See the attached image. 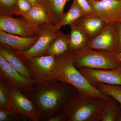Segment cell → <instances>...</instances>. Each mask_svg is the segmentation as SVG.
I'll return each mask as SVG.
<instances>
[{
  "label": "cell",
  "mask_w": 121,
  "mask_h": 121,
  "mask_svg": "<svg viewBox=\"0 0 121 121\" xmlns=\"http://www.w3.org/2000/svg\"><path fill=\"white\" fill-rule=\"evenodd\" d=\"M38 37V35L31 37H23L0 30V43L5 44L18 51H25L29 50L35 44Z\"/></svg>",
  "instance_id": "5bb4252c"
},
{
  "label": "cell",
  "mask_w": 121,
  "mask_h": 121,
  "mask_svg": "<svg viewBox=\"0 0 121 121\" xmlns=\"http://www.w3.org/2000/svg\"><path fill=\"white\" fill-rule=\"evenodd\" d=\"M22 91L34 103L39 121H47L54 113L63 109L78 91L71 85L55 80Z\"/></svg>",
  "instance_id": "6da1fadb"
},
{
  "label": "cell",
  "mask_w": 121,
  "mask_h": 121,
  "mask_svg": "<svg viewBox=\"0 0 121 121\" xmlns=\"http://www.w3.org/2000/svg\"><path fill=\"white\" fill-rule=\"evenodd\" d=\"M84 16L82 10L74 1L69 10L64 13L60 21L56 26L60 29L66 25L70 26Z\"/></svg>",
  "instance_id": "ffe728a7"
},
{
  "label": "cell",
  "mask_w": 121,
  "mask_h": 121,
  "mask_svg": "<svg viewBox=\"0 0 121 121\" xmlns=\"http://www.w3.org/2000/svg\"><path fill=\"white\" fill-rule=\"evenodd\" d=\"M117 56L118 60H119L121 63V52L118 53L117 55Z\"/></svg>",
  "instance_id": "1f68e13d"
},
{
  "label": "cell",
  "mask_w": 121,
  "mask_h": 121,
  "mask_svg": "<svg viewBox=\"0 0 121 121\" xmlns=\"http://www.w3.org/2000/svg\"><path fill=\"white\" fill-rule=\"evenodd\" d=\"M22 121L25 120L15 108L10 109L0 108V121Z\"/></svg>",
  "instance_id": "d4e9b609"
},
{
  "label": "cell",
  "mask_w": 121,
  "mask_h": 121,
  "mask_svg": "<svg viewBox=\"0 0 121 121\" xmlns=\"http://www.w3.org/2000/svg\"><path fill=\"white\" fill-rule=\"evenodd\" d=\"M20 16L38 26L43 24L52 23L46 10L41 5H33L32 8L28 13L22 14Z\"/></svg>",
  "instance_id": "ac0fdd59"
},
{
  "label": "cell",
  "mask_w": 121,
  "mask_h": 121,
  "mask_svg": "<svg viewBox=\"0 0 121 121\" xmlns=\"http://www.w3.org/2000/svg\"><path fill=\"white\" fill-rule=\"evenodd\" d=\"M0 78L12 87L22 91L24 89L35 86L33 80L20 74L0 55Z\"/></svg>",
  "instance_id": "8fae6325"
},
{
  "label": "cell",
  "mask_w": 121,
  "mask_h": 121,
  "mask_svg": "<svg viewBox=\"0 0 121 121\" xmlns=\"http://www.w3.org/2000/svg\"><path fill=\"white\" fill-rule=\"evenodd\" d=\"M69 0H41V5L46 10L51 22L56 25L63 15L66 4Z\"/></svg>",
  "instance_id": "2e32d148"
},
{
  "label": "cell",
  "mask_w": 121,
  "mask_h": 121,
  "mask_svg": "<svg viewBox=\"0 0 121 121\" xmlns=\"http://www.w3.org/2000/svg\"><path fill=\"white\" fill-rule=\"evenodd\" d=\"M108 100L78 92L70 99L63 110L68 121H100Z\"/></svg>",
  "instance_id": "3957f363"
},
{
  "label": "cell",
  "mask_w": 121,
  "mask_h": 121,
  "mask_svg": "<svg viewBox=\"0 0 121 121\" xmlns=\"http://www.w3.org/2000/svg\"><path fill=\"white\" fill-rule=\"evenodd\" d=\"M15 18L13 16H0V30L12 35L24 37L37 36L39 26L31 23L23 17Z\"/></svg>",
  "instance_id": "52a82bcc"
},
{
  "label": "cell",
  "mask_w": 121,
  "mask_h": 121,
  "mask_svg": "<svg viewBox=\"0 0 121 121\" xmlns=\"http://www.w3.org/2000/svg\"><path fill=\"white\" fill-rule=\"evenodd\" d=\"M80 28L91 39L96 36L105 23L95 14L84 15L74 23Z\"/></svg>",
  "instance_id": "9a60e30c"
},
{
  "label": "cell",
  "mask_w": 121,
  "mask_h": 121,
  "mask_svg": "<svg viewBox=\"0 0 121 121\" xmlns=\"http://www.w3.org/2000/svg\"><path fill=\"white\" fill-rule=\"evenodd\" d=\"M89 3L91 4V3H93V2H97V1H99L101 0H87Z\"/></svg>",
  "instance_id": "d6a6232c"
},
{
  "label": "cell",
  "mask_w": 121,
  "mask_h": 121,
  "mask_svg": "<svg viewBox=\"0 0 121 121\" xmlns=\"http://www.w3.org/2000/svg\"><path fill=\"white\" fill-rule=\"evenodd\" d=\"M73 64L78 69L87 68L96 69H112L121 66L118 54L106 52L87 47L71 51Z\"/></svg>",
  "instance_id": "277c9868"
},
{
  "label": "cell",
  "mask_w": 121,
  "mask_h": 121,
  "mask_svg": "<svg viewBox=\"0 0 121 121\" xmlns=\"http://www.w3.org/2000/svg\"><path fill=\"white\" fill-rule=\"evenodd\" d=\"M121 106L116 99L111 97L107 102L102 112L101 121H116Z\"/></svg>",
  "instance_id": "44dd1931"
},
{
  "label": "cell",
  "mask_w": 121,
  "mask_h": 121,
  "mask_svg": "<svg viewBox=\"0 0 121 121\" xmlns=\"http://www.w3.org/2000/svg\"><path fill=\"white\" fill-rule=\"evenodd\" d=\"M91 5L93 14L106 24L117 26L121 23V0H101Z\"/></svg>",
  "instance_id": "9c48e42d"
},
{
  "label": "cell",
  "mask_w": 121,
  "mask_h": 121,
  "mask_svg": "<svg viewBox=\"0 0 121 121\" xmlns=\"http://www.w3.org/2000/svg\"><path fill=\"white\" fill-rule=\"evenodd\" d=\"M96 87L102 93L117 100L121 106V86L99 83Z\"/></svg>",
  "instance_id": "603a6c76"
},
{
  "label": "cell",
  "mask_w": 121,
  "mask_h": 121,
  "mask_svg": "<svg viewBox=\"0 0 121 121\" xmlns=\"http://www.w3.org/2000/svg\"><path fill=\"white\" fill-rule=\"evenodd\" d=\"M57 56L54 79L71 85L83 95L108 100L111 97L106 95L89 82L86 78L74 66L71 51Z\"/></svg>",
  "instance_id": "7a4b0ae2"
},
{
  "label": "cell",
  "mask_w": 121,
  "mask_h": 121,
  "mask_svg": "<svg viewBox=\"0 0 121 121\" xmlns=\"http://www.w3.org/2000/svg\"><path fill=\"white\" fill-rule=\"evenodd\" d=\"M78 70L94 86L99 83L121 86V66L108 69L83 68Z\"/></svg>",
  "instance_id": "30bf717a"
},
{
  "label": "cell",
  "mask_w": 121,
  "mask_h": 121,
  "mask_svg": "<svg viewBox=\"0 0 121 121\" xmlns=\"http://www.w3.org/2000/svg\"><path fill=\"white\" fill-rule=\"evenodd\" d=\"M4 15L21 16L17 0H0V16Z\"/></svg>",
  "instance_id": "cb8c5ba5"
},
{
  "label": "cell",
  "mask_w": 121,
  "mask_h": 121,
  "mask_svg": "<svg viewBox=\"0 0 121 121\" xmlns=\"http://www.w3.org/2000/svg\"><path fill=\"white\" fill-rule=\"evenodd\" d=\"M62 32L52 23L42 25L39 26V37L33 46L25 51L17 52L22 58L44 55L52 41Z\"/></svg>",
  "instance_id": "8992f818"
},
{
  "label": "cell",
  "mask_w": 121,
  "mask_h": 121,
  "mask_svg": "<svg viewBox=\"0 0 121 121\" xmlns=\"http://www.w3.org/2000/svg\"><path fill=\"white\" fill-rule=\"evenodd\" d=\"M47 121H68V118L65 112L62 109L54 113Z\"/></svg>",
  "instance_id": "83f0119b"
},
{
  "label": "cell",
  "mask_w": 121,
  "mask_h": 121,
  "mask_svg": "<svg viewBox=\"0 0 121 121\" xmlns=\"http://www.w3.org/2000/svg\"><path fill=\"white\" fill-rule=\"evenodd\" d=\"M27 0L30 2L33 5H41V0Z\"/></svg>",
  "instance_id": "f546056e"
},
{
  "label": "cell",
  "mask_w": 121,
  "mask_h": 121,
  "mask_svg": "<svg viewBox=\"0 0 121 121\" xmlns=\"http://www.w3.org/2000/svg\"><path fill=\"white\" fill-rule=\"evenodd\" d=\"M11 95L14 108L25 121H39L34 103L21 91L12 87Z\"/></svg>",
  "instance_id": "7c38bea8"
},
{
  "label": "cell",
  "mask_w": 121,
  "mask_h": 121,
  "mask_svg": "<svg viewBox=\"0 0 121 121\" xmlns=\"http://www.w3.org/2000/svg\"><path fill=\"white\" fill-rule=\"evenodd\" d=\"M118 43L117 26L105 24L101 31L90 40L87 46L95 50L118 54Z\"/></svg>",
  "instance_id": "ba28073f"
},
{
  "label": "cell",
  "mask_w": 121,
  "mask_h": 121,
  "mask_svg": "<svg viewBox=\"0 0 121 121\" xmlns=\"http://www.w3.org/2000/svg\"><path fill=\"white\" fill-rule=\"evenodd\" d=\"M22 58L32 73L35 86H42L55 80L54 77L57 56L43 55Z\"/></svg>",
  "instance_id": "5b68a950"
},
{
  "label": "cell",
  "mask_w": 121,
  "mask_h": 121,
  "mask_svg": "<svg viewBox=\"0 0 121 121\" xmlns=\"http://www.w3.org/2000/svg\"><path fill=\"white\" fill-rule=\"evenodd\" d=\"M71 28L69 51H75L87 47L91 39L80 28L74 24L70 25Z\"/></svg>",
  "instance_id": "e0dca14e"
},
{
  "label": "cell",
  "mask_w": 121,
  "mask_h": 121,
  "mask_svg": "<svg viewBox=\"0 0 121 121\" xmlns=\"http://www.w3.org/2000/svg\"><path fill=\"white\" fill-rule=\"evenodd\" d=\"M82 10L84 15L93 14L91 5L87 0H74Z\"/></svg>",
  "instance_id": "484cf974"
},
{
  "label": "cell",
  "mask_w": 121,
  "mask_h": 121,
  "mask_svg": "<svg viewBox=\"0 0 121 121\" xmlns=\"http://www.w3.org/2000/svg\"><path fill=\"white\" fill-rule=\"evenodd\" d=\"M118 35V53L121 52V23L117 26Z\"/></svg>",
  "instance_id": "f1b7e54d"
},
{
  "label": "cell",
  "mask_w": 121,
  "mask_h": 121,
  "mask_svg": "<svg viewBox=\"0 0 121 121\" xmlns=\"http://www.w3.org/2000/svg\"><path fill=\"white\" fill-rule=\"evenodd\" d=\"M17 3L21 15L28 13L33 7V5L27 0H17Z\"/></svg>",
  "instance_id": "4316f807"
},
{
  "label": "cell",
  "mask_w": 121,
  "mask_h": 121,
  "mask_svg": "<svg viewBox=\"0 0 121 121\" xmlns=\"http://www.w3.org/2000/svg\"><path fill=\"white\" fill-rule=\"evenodd\" d=\"M0 55L21 75L33 80L31 72L16 50L5 44L0 43Z\"/></svg>",
  "instance_id": "4fadbf2b"
},
{
  "label": "cell",
  "mask_w": 121,
  "mask_h": 121,
  "mask_svg": "<svg viewBox=\"0 0 121 121\" xmlns=\"http://www.w3.org/2000/svg\"><path fill=\"white\" fill-rule=\"evenodd\" d=\"M116 121H121V110L120 111L118 115Z\"/></svg>",
  "instance_id": "4dcf8cb0"
},
{
  "label": "cell",
  "mask_w": 121,
  "mask_h": 121,
  "mask_svg": "<svg viewBox=\"0 0 121 121\" xmlns=\"http://www.w3.org/2000/svg\"><path fill=\"white\" fill-rule=\"evenodd\" d=\"M12 87L2 78H0V108H14L12 95Z\"/></svg>",
  "instance_id": "7402d4cb"
},
{
  "label": "cell",
  "mask_w": 121,
  "mask_h": 121,
  "mask_svg": "<svg viewBox=\"0 0 121 121\" xmlns=\"http://www.w3.org/2000/svg\"><path fill=\"white\" fill-rule=\"evenodd\" d=\"M70 37V35H66L62 32L52 41L44 55L58 56L69 51Z\"/></svg>",
  "instance_id": "d6986e66"
}]
</instances>
